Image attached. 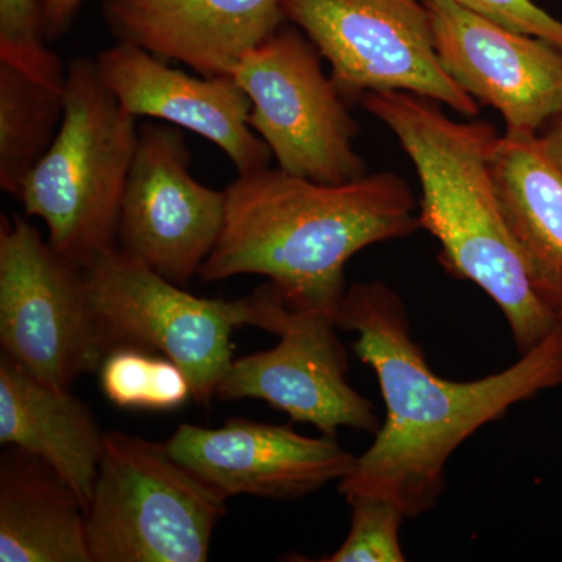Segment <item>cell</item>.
<instances>
[{
    "mask_svg": "<svg viewBox=\"0 0 562 562\" xmlns=\"http://www.w3.org/2000/svg\"><path fill=\"white\" fill-rule=\"evenodd\" d=\"M360 102L412 160L419 227L441 246L443 269L490 295L520 355L535 349L562 319L532 288L498 202L491 171L498 133L484 121H454L441 103L412 92H371Z\"/></svg>",
    "mask_w": 562,
    "mask_h": 562,
    "instance_id": "cell-3",
    "label": "cell"
},
{
    "mask_svg": "<svg viewBox=\"0 0 562 562\" xmlns=\"http://www.w3.org/2000/svg\"><path fill=\"white\" fill-rule=\"evenodd\" d=\"M0 347L40 382L72 391L110 350L87 268L22 217H0Z\"/></svg>",
    "mask_w": 562,
    "mask_h": 562,
    "instance_id": "cell-6",
    "label": "cell"
},
{
    "mask_svg": "<svg viewBox=\"0 0 562 562\" xmlns=\"http://www.w3.org/2000/svg\"><path fill=\"white\" fill-rule=\"evenodd\" d=\"M65 117V90L32 79L0 61V188L20 198L22 184L44 157Z\"/></svg>",
    "mask_w": 562,
    "mask_h": 562,
    "instance_id": "cell-19",
    "label": "cell"
},
{
    "mask_svg": "<svg viewBox=\"0 0 562 562\" xmlns=\"http://www.w3.org/2000/svg\"><path fill=\"white\" fill-rule=\"evenodd\" d=\"M336 324L357 333L355 351L379 380L386 419L338 491L351 503H391L414 519L446 491L447 464L484 425L562 384V324L502 372L452 382L431 371L414 342L401 295L383 281L350 286Z\"/></svg>",
    "mask_w": 562,
    "mask_h": 562,
    "instance_id": "cell-1",
    "label": "cell"
},
{
    "mask_svg": "<svg viewBox=\"0 0 562 562\" xmlns=\"http://www.w3.org/2000/svg\"><path fill=\"white\" fill-rule=\"evenodd\" d=\"M346 101L412 92L475 117L480 105L442 68L424 0H283Z\"/></svg>",
    "mask_w": 562,
    "mask_h": 562,
    "instance_id": "cell-7",
    "label": "cell"
},
{
    "mask_svg": "<svg viewBox=\"0 0 562 562\" xmlns=\"http://www.w3.org/2000/svg\"><path fill=\"white\" fill-rule=\"evenodd\" d=\"M166 447L225 498L294 501L341 482L357 462L331 436L310 438L288 427L238 417L221 428L180 425Z\"/></svg>",
    "mask_w": 562,
    "mask_h": 562,
    "instance_id": "cell-13",
    "label": "cell"
},
{
    "mask_svg": "<svg viewBox=\"0 0 562 562\" xmlns=\"http://www.w3.org/2000/svg\"><path fill=\"white\" fill-rule=\"evenodd\" d=\"M190 162L179 128L144 125L117 222V249L179 286L199 276L227 214V192L199 183Z\"/></svg>",
    "mask_w": 562,
    "mask_h": 562,
    "instance_id": "cell-11",
    "label": "cell"
},
{
    "mask_svg": "<svg viewBox=\"0 0 562 562\" xmlns=\"http://www.w3.org/2000/svg\"><path fill=\"white\" fill-rule=\"evenodd\" d=\"M110 353L160 351L187 372L192 398L209 408L233 362L232 333L247 325V302L195 297L120 249L87 268Z\"/></svg>",
    "mask_w": 562,
    "mask_h": 562,
    "instance_id": "cell-9",
    "label": "cell"
},
{
    "mask_svg": "<svg viewBox=\"0 0 562 562\" xmlns=\"http://www.w3.org/2000/svg\"><path fill=\"white\" fill-rule=\"evenodd\" d=\"M105 432L90 406L0 358V443L35 454L90 508Z\"/></svg>",
    "mask_w": 562,
    "mask_h": 562,
    "instance_id": "cell-16",
    "label": "cell"
},
{
    "mask_svg": "<svg viewBox=\"0 0 562 562\" xmlns=\"http://www.w3.org/2000/svg\"><path fill=\"white\" fill-rule=\"evenodd\" d=\"M99 372L106 397L121 408L171 412L192 397L187 372L154 351L121 347L109 353Z\"/></svg>",
    "mask_w": 562,
    "mask_h": 562,
    "instance_id": "cell-20",
    "label": "cell"
},
{
    "mask_svg": "<svg viewBox=\"0 0 562 562\" xmlns=\"http://www.w3.org/2000/svg\"><path fill=\"white\" fill-rule=\"evenodd\" d=\"M246 302L247 325L272 333L280 341L271 350L233 360L217 386V398L268 402L325 436H335L339 428L380 430L373 403L347 380L349 358L331 316L288 305L271 283L262 284Z\"/></svg>",
    "mask_w": 562,
    "mask_h": 562,
    "instance_id": "cell-10",
    "label": "cell"
},
{
    "mask_svg": "<svg viewBox=\"0 0 562 562\" xmlns=\"http://www.w3.org/2000/svg\"><path fill=\"white\" fill-rule=\"evenodd\" d=\"M442 68L506 131L539 133L562 111V49L464 9L424 0Z\"/></svg>",
    "mask_w": 562,
    "mask_h": 562,
    "instance_id": "cell-12",
    "label": "cell"
},
{
    "mask_svg": "<svg viewBox=\"0 0 562 562\" xmlns=\"http://www.w3.org/2000/svg\"><path fill=\"white\" fill-rule=\"evenodd\" d=\"M227 498L154 442L103 436L87 512L92 562H205Z\"/></svg>",
    "mask_w": 562,
    "mask_h": 562,
    "instance_id": "cell-5",
    "label": "cell"
},
{
    "mask_svg": "<svg viewBox=\"0 0 562 562\" xmlns=\"http://www.w3.org/2000/svg\"><path fill=\"white\" fill-rule=\"evenodd\" d=\"M0 61L32 79L65 90L66 72L41 32L38 0H0Z\"/></svg>",
    "mask_w": 562,
    "mask_h": 562,
    "instance_id": "cell-21",
    "label": "cell"
},
{
    "mask_svg": "<svg viewBox=\"0 0 562 562\" xmlns=\"http://www.w3.org/2000/svg\"><path fill=\"white\" fill-rule=\"evenodd\" d=\"M103 18L121 43L206 77L232 76L288 22L283 0H105Z\"/></svg>",
    "mask_w": 562,
    "mask_h": 562,
    "instance_id": "cell-15",
    "label": "cell"
},
{
    "mask_svg": "<svg viewBox=\"0 0 562 562\" xmlns=\"http://www.w3.org/2000/svg\"><path fill=\"white\" fill-rule=\"evenodd\" d=\"M95 65L132 116L198 133L227 155L238 176L269 168L271 149L250 127L251 102L235 77L190 76L121 41L102 50Z\"/></svg>",
    "mask_w": 562,
    "mask_h": 562,
    "instance_id": "cell-14",
    "label": "cell"
},
{
    "mask_svg": "<svg viewBox=\"0 0 562 562\" xmlns=\"http://www.w3.org/2000/svg\"><path fill=\"white\" fill-rule=\"evenodd\" d=\"M491 171L532 288L562 319V172L538 133L512 131L495 139Z\"/></svg>",
    "mask_w": 562,
    "mask_h": 562,
    "instance_id": "cell-17",
    "label": "cell"
},
{
    "mask_svg": "<svg viewBox=\"0 0 562 562\" xmlns=\"http://www.w3.org/2000/svg\"><path fill=\"white\" fill-rule=\"evenodd\" d=\"M135 120L103 83L95 60L70 63L60 131L18 201L27 216L46 224L52 246L83 268L117 247L122 198L138 146Z\"/></svg>",
    "mask_w": 562,
    "mask_h": 562,
    "instance_id": "cell-4",
    "label": "cell"
},
{
    "mask_svg": "<svg viewBox=\"0 0 562 562\" xmlns=\"http://www.w3.org/2000/svg\"><path fill=\"white\" fill-rule=\"evenodd\" d=\"M538 140L546 157L562 172V111L538 133Z\"/></svg>",
    "mask_w": 562,
    "mask_h": 562,
    "instance_id": "cell-25",
    "label": "cell"
},
{
    "mask_svg": "<svg viewBox=\"0 0 562 562\" xmlns=\"http://www.w3.org/2000/svg\"><path fill=\"white\" fill-rule=\"evenodd\" d=\"M513 31L538 36L562 49V21L535 0H450Z\"/></svg>",
    "mask_w": 562,
    "mask_h": 562,
    "instance_id": "cell-23",
    "label": "cell"
},
{
    "mask_svg": "<svg viewBox=\"0 0 562 562\" xmlns=\"http://www.w3.org/2000/svg\"><path fill=\"white\" fill-rule=\"evenodd\" d=\"M0 561L92 562L77 492L46 461L13 446L0 457Z\"/></svg>",
    "mask_w": 562,
    "mask_h": 562,
    "instance_id": "cell-18",
    "label": "cell"
},
{
    "mask_svg": "<svg viewBox=\"0 0 562 562\" xmlns=\"http://www.w3.org/2000/svg\"><path fill=\"white\" fill-rule=\"evenodd\" d=\"M351 506L350 532L322 562H403L401 527L406 519L391 503L361 498Z\"/></svg>",
    "mask_w": 562,
    "mask_h": 562,
    "instance_id": "cell-22",
    "label": "cell"
},
{
    "mask_svg": "<svg viewBox=\"0 0 562 562\" xmlns=\"http://www.w3.org/2000/svg\"><path fill=\"white\" fill-rule=\"evenodd\" d=\"M83 0H38L44 40L57 38L76 16Z\"/></svg>",
    "mask_w": 562,
    "mask_h": 562,
    "instance_id": "cell-24",
    "label": "cell"
},
{
    "mask_svg": "<svg viewBox=\"0 0 562 562\" xmlns=\"http://www.w3.org/2000/svg\"><path fill=\"white\" fill-rule=\"evenodd\" d=\"M225 192L224 231L202 281L266 277L288 305L335 321L350 258L420 228L416 195L392 172L331 184L269 166L238 176Z\"/></svg>",
    "mask_w": 562,
    "mask_h": 562,
    "instance_id": "cell-2",
    "label": "cell"
},
{
    "mask_svg": "<svg viewBox=\"0 0 562 562\" xmlns=\"http://www.w3.org/2000/svg\"><path fill=\"white\" fill-rule=\"evenodd\" d=\"M321 54L301 29L279 31L233 69L251 102L250 127L271 149L281 171L346 183L368 173L355 149L358 124L347 110Z\"/></svg>",
    "mask_w": 562,
    "mask_h": 562,
    "instance_id": "cell-8",
    "label": "cell"
}]
</instances>
